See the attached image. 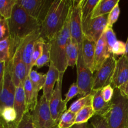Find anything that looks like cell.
Listing matches in <instances>:
<instances>
[{"mask_svg":"<svg viewBox=\"0 0 128 128\" xmlns=\"http://www.w3.org/2000/svg\"><path fill=\"white\" fill-rule=\"evenodd\" d=\"M8 21L11 41V53L13 56L21 41L29 35L40 30L41 24L29 15L16 2L11 17Z\"/></svg>","mask_w":128,"mask_h":128,"instance_id":"obj_1","label":"cell"},{"mask_svg":"<svg viewBox=\"0 0 128 128\" xmlns=\"http://www.w3.org/2000/svg\"><path fill=\"white\" fill-rule=\"evenodd\" d=\"M73 1L55 0L41 24L40 37L46 42L50 41L62 29L71 12Z\"/></svg>","mask_w":128,"mask_h":128,"instance_id":"obj_2","label":"cell"},{"mask_svg":"<svg viewBox=\"0 0 128 128\" xmlns=\"http://www.w3.org/2000/svg\"><path fill=\"white\" fill-rule=\"evenodd\" d=\"M70 14L62 30L48 41L50 48V62H52L62 74H64L68 68L66 50L68 42L71 38Z\"/></svg>","mask_w":128,"mask_h":128,"instance_id":"obj_3","label":"cell"},{"mask_svg":"<svg viewBox=\"0 0 128 128\" xmlns=\"http://www.w3.org/2000/svg\"><path fill=\"white\" fill-rule=\"evenodd\" d=\"M111 107L106 116L108 128H126L128 120V98L114 89Z\"/></svg>","mask_w":128,"mask_h":128,"instance_id":"obj_4","label":"cell"},{"mask_svg":"<svg viewBox=\"0 0 128 128\" xmlns=\"http://www.w3.org/2000/svg\"><path fill=\"white\" fill-rule=\"evenodd\" d=\"M30 112L35 128H54L58 126L57 122L52 119L50 102L43 94L38 100L34 109Z\"/></svg>","mask_w":128,"mask_h":128,"instance_id":"obj_5","label":"cell"},{"mask_svg":"<svg viewBox=\"0 0 128 128\" xmlns=\"http://www.w3.org/2000/svg\"><path fill=\"white\" fill-rule=\"evenodd\" d=\"M76 66L77 71V80L76 82L80 89V95L83 97L90 94L92 92L93 72L86 66L84 61L82 45L79 46L78 58Z\"/></svg>","mask_w":128,"mask_h":128,"instance_id":"obj_6","label":"cell"},{"mask_svg":"<svg viewBox=\"0 0 128 128\" xmlns=\"http://www.w3.org/2000/svg\"><path fill=\"white\" fill-rule=\"evenodd\" d=\"M116 61L115 56L113 54L111 55L100 68L94 72L92 91L101 90L107 85L111 84Z\"/></svg>","mask_w":128,"mask_h":128,"instance_id":"obj_7","label":"cell"},{"mask_svg":"<svg viewBox=\"0 0 128 128\" xmlns=\"http://www.w3.org/2000/svg\"><path fill=\"white\" fill-rule=\"evenodd\" d=\"M111 85L128 98V57L125 55L119 58L116 61Z\"/></svg>","mask_w":128,"mask_h":128,"instance_id":"obj_8","label":"cell"},{"mask_svg":"<svg viewBox=\"0 0 128 128\" xmlns=\"http://www.w3.org/2000/svg\"><path fill=\"white\" fill-rule=\"evenodd\" d=\"M53 1L50 0H16L20 5L29 15L42 23Z\"/></svg>","mask_w":128,"mask_h":128,"instance_id":"obj_9","label":"cell"},{"mask_svg":"<svg viewBox=\"0 0 128 128\" xmlns=\"http://www.w3.org/2000/svg\"><path fill=\"white\" fill-rule=\"evenodd\" d=\"M10 60L6 62L5 66L3 86L0 93V112L6 107H13L16 86L11 75Z\"/></svg>","mask_w":128,"mask_h":128,"instance_id":"obj_10","label":"cell"},{"mask_svg":"<svg viewBox=\"0 0 128 128\" xmlns=\"http://www.w3.org/2000/svg\"><path fill=\"white\" fill-rule=\"evenodd\" d=\"M70 34L71 39L75 41L78 46L82 43V17H81V0H74L71 6L70 14Z\"/></svg>","mask_w":128,"mask_h":128,"instance_id":"obj_11","label":"cell"},{"mask_svg":"<svg viewBox=\"0 0 128 128\" xmlns=\"http://www.w3.org/2000/svg\"><path fill=\"white\" fill-rule=\"evenodd\" d=\"M64 74L60 73V78L55 86L50 101V108L52 119L58 124L62 114L66 111V104L62 98V82Z\"/></svg>","mask_w":128,"mask_h":128,"instance_id":"obj_12","label":"cell"},{"mask_svg":"<svg viewBox=\"0 0 128 128\" xmlns=\"http://www.w3.org/2000/svg\"><path fill=\"white\" fill-rule=\"evenodd\" d=\"M10 67L12 81L15 86L24 84L27 77V68L22 60L20 46L18 47L14 54L10 60Z\"/></svg>","mask_w":128,"mask_h":128,"instance_id":"obj_13","label":"cell"},{"mask_svg":"<svg viewBox=\"0 0 128 128\" xmlns=\"http://www.w3.org/2000/svg\"><path fill=\"white\" fill-rule=\"evenodd\" d=\"M40 37V30H37L33 33L24 39L20 44V50L22 60L27 68V75L29 76L30 72L32 70V54H33L34 46L36 41Z\"/></svg>","mask_w":128,"mask_h":128,"instance_id":"obj_14","label":"cell"},{"mask_svg":"<svg viewBox=\"0 0 128 128\" xmlns=\"http://www.w3.org/2000/svg\"><path fill=\"white\" fill-rule=\"evenodd\" d=\"M107 21L108 15L91 19L83 31V36L96 43L107 28Z\"/></svg>","mask_w":128,"mask_h":128,"instance_id":"obj_15","label":"cell"},{"mask_svg":"<svg viewBox=\"0 0 128 128\" xmlns=\"http://www.w3.org/2000/svg\"><path fill=\"white\" fill-rule=\"evenodd\" d=\"M60 72L59 70L54 66L52 62H50L48 71L46 73V79L44 86L42 89L43 90L42 94L46 97L49 102L52 96L55 86L60 78Z\"/></svg>","mask_w":128,"mask_h":128,"instance_id":"obj_16","label":"cell"},{"mask_svg":"<svg viewBox=\"0 0 128 128\" xmlns=\"http://www.w3.org/2000/svg\"><path fill=\"white\" fill-rule=\"evenodd\" d=\"M13 108L16 111V115H17V119L16 121V125L17 126L24 115L28 112L27 110V104H26L23 84H21L18 86L16 87Z\"/></svg>","mask_w":128,"mask_h":128,"instance_id":"obj_17","label":"cell"},{"mask_svg":"<svg viewBox=\"0 0 128 128\" xmlns=\"http://www.w3.org/2000/svg\"><path fill=\"white\" fill-rule=\"evenodd\" d=\"M112 54L108 51L104 34L102 35L96 44L94 55V72L100 68L104 61Z\"/></svg>","mask_w":128,"mask_h":128,"instance_id":"obj_18","label":"cell"},{"mask_svg":"<svg viewBox=\"0 0 128 128\" xmlns=\"http://www.w3.org/2000/svg\"><path fill=\"white\" fill-rule=\"evenodd\" d=\"M102 90V89H101ZM101 90L92 91V106L95 115L106 117L111 107V102H106L101 94Z\"/></svg>","mask_w":128,"mask_h":128,"instance_id":"obj_19","label":"cell"},{"mask_svg":"<svg viewBox=\"0 0 128 128\" xmlns=\"http://www.w3.org/2000/svg\"><path fill=\"white\" fill-rule=\"evenodd\" d=\"M96 42L84 36L82 38V51L84 61L86 66L92 72H94V55Z\"/></svg>","mask_w":128,"mask_h":128,"instance_id":"obj_20","label":"cell"},{"mask_svg":"<svg viewBox=\"0 0 128 128\" xmlns=\"http://www.w3.org/2000/svg\"><path fill=\"white\" fill-rule=\"evenodd\" d=\"M24 90L25 97H26V104H27L28 111H32L36 107L38 100V93L34 91L32 86L30 76H28L25 79L23 84Z\"/></svg>","mask_w":128,"mask_h":128,"instance_id":"obj_21","label":"cell"},{"mask_svg":"<svg viewBox=\"0 0 128 128\" xmlns=\"http://www.w3.org/2000/svg\"><path fill=\"white\" fill-rule=\"evenodd\" d=\"M100 0H81V17L82 32L86 28L92 17V14Z\"/></svg>","mask_w":128,"mask_h":128,"instance_id":"obj_22","label":"cell"},{"mask_svg":"<svg viewBox=\"0 0 128 128\" xmlns=\"http://www.w3.org/2000/svg\"><path fill=\"white\" fill-rule=\"evenodd\" d=\"M119 2L120 0H100L92 12L91 19L108 15Z\"/></svg>","mask_w":128,"mask_h":128,"instance_id":"obj_23","label":"cell"},{"mask_svg":"<svg viewBox=\"0 0 128 128\" xmlns=\"http://www.w3.org/2000/svg\"><path fill=\"white\" fill-rule=\"evenodd\" d=\"M66 60L68 67L76 66L79 54V46L77 42L70 38L66 46Z\"/></svg>","mask_w":128,"mask_h":128,"instance_id":"obj_24","label":"cell"},{"mask_svg":"<svg viewBox=\"0 0 128 128\" xmlns=\"http://www.w3.org/2000/svg\"><path fill=\"white\" fill-rule=\"evenodd\" d=\"M29 76L34 90L36 92L39 93V92L42 89H43L44 86L46 79V74L38 72L36 70H32L29 74Z\"/></svg>","mask_w":128,"mask_h":128,"instance_id":"obj_25","label":"cell"},{"mask_svg":"<svg viewBox=\"0 0 128 128\" xmlns=\"http://www.w3.org/2000/svg\"><path fill=\"white\" fill-rule=\"evenodd\" d=\"M95 115L92 104L82 108L76 113L75 124L87 123L88 121Z\"/></svg>","mask_w":128,"mask_h":128,"instance_id":"obj_26","label":"cell"},{"mask_svg":"<svg viewBox=\"0 0 128 128\" xmlns=\"http://www.w3.org/2000/svg\"><path fill=\"white\" fill-rule=\"evenodd\" d=\"M12 57L10 37L0 41V61L6 62Z\"/></svg>","mask_w":128,"mask_h":128,"instance_id":"obj_27","label":"cell"},{"mask_svg":"<svg viewBox=\"0 0 128 128\" xmlns=\"http://www.w3.org/2000/svg\"><path fill=\"white\" fill-rule=\"evenodd\" d=\"M76 114L67 110L60 118L58 124L59 128H71L75 124Z\"/></svg>","mask_w":128,"mask_h":128,"instance_id":"obj_28","label":"cell"},{"mask_svg":"<svg viewBox=\"0 0 128 128\" xmlns=\"http://www.w3.org/2000/svg\"><path fill=\"white\" fill-rule=\"evenodd\" d=\"M92 92H91V94L87 95L86 96H83L74 102L72 103V104L70 106L69 108V111H71V112H74V113H77L78 111H80L82 108L84 106H87V105L91 104H92Z\"/></svg>","mask_w":128,"mask_h":128,"instance_id":"obj_29","label":"cell"},{"mask_svg":"<svg viewBox=\"0 0 128 128\" xmlns=\"http://www.w3.org/2000/svg\"><path fill=\"white\" fill-rule=\"evenodd\" d=\"M16 0H0V14L3 18L9 20Z\"/></svg>","mask_w":128,"mask_h":128,"instance_id":"obj_30","label":"cell"},{"mask_svg":"<svg viewBox=\"0 0 128 128\" xmlns=\"http://www.w3.org/2000/svg\"><path fill=\"white\" fill-rule=\"evenodd\" d=\"M50 48L48 42H45L43 46V50L41 56L37 60L35 66L38 68H41L44 66L50 65Z\"/></svg>","mask_w":128,"mask_h":128,"instance_id":"obj_31","label":"cell"},{"mask_svg":"<svg viewBox=\"0 0 128 128\" xmlns=\"http://www.w3.org/2000/svg\"><path fill=\"white\" fill-rule=\"evenodd\" d=\"M0 115L6 123L9 124H14L16 128V121L17 115L13 107H6L3 108L0 112Z\"/></svg>","mask_w":128,"mask_h":128,"instance_id":"obj_32","label":"cell"},{"mask_svg":"<svg viewBox=\"0 0 128 128\" xmlns=\"http://www.w3.org/2000/svg\"><path fill=\"white\" fill-rule=\"evenodd\" d=\"M104 34L106 45H107L109 52L112 54V47L116 42V41H118L116 33L114 31L112 28H110L107 26L104 32Z\"/></svg>","mask_w":128,"mask_h":128,"instance_id":"obj_33","label":"cell"},{"mask_svg":"<svg viewBox=\"0 0 128 128\" xmlns=\"http://www.w3.org/2000/svg\"><path fill=\"white\" fill-rule=\"evenodd\" d=\"M45 42L46 41L40 37L35 42L34 46L33 54H32V66L33 67L35 66V64H36L37 60L40 58V57L42 54L43 46Z\"/></svg>","mask_w":128,"mask_h":128,"instance_id":"obj_34","label":"cell"},{"mask_svg":"<svg viewBox=\"0 0 128 128\" xmlns=\"http://www.w3.org/2000/svg\"><path fill=\"white\" fill-rule=\"evenodd\" d=\"M120 8L119 6V4H118L112 11L110 12L108 15V21H107V26L110 28H112L114 23H116L119 18V16L120 14Z\"/></svg>","mask_w":128,"mask_h":128,"instance_id":"obj_35","label":"cell"},{"mask_svg":"<svg viewBox=\"0 0 128 128\" xmlns=\"http://www.w3.org/2000/svg\"><path fill=\"white\" fill-rule=\"evenodd\" d=\"M10 36L8 20L1 18H0V41L8 38Z\"/></svg>","mask_w":128,"mask_h":128,"instance_id":"obj_36","label":"cell"},{"mask_svg":"<svg viewBox=\"0 0 128 128\" xmlns=\"http://www.w3.org/2000/svg\"><path fill=\"white\" fill-rule=\"evenodd\" d=\"M92 128H108L106 117L94 115L91 119Z\"/></svg>","mask_w":128,"mask_h":128,"instance_id":"obj_37","label":"cell"},{"mask_svg":"<svg viewBox=\"0 0 128 128\" xmlns=\"http://www.w3.org/2000/svg\"><path fill=\"white\" fill-rule=\"evenodd\" d=\"M16 128H35L32 122L31 112L30 111L24 115Z\"/></svg>","mask_w":128,"mask_h":128,"instance_id":"obj_38","label":"cell"},{"mask_svg":"<svg viewBox=\"0 0 128 128\" xmlns=\"http://www.w3.org/2000/svg\"><path fill=\"white\" fill-rule=\"evenodd\" d=\"M126 51V42L123 41H116V43L112 48V54L114 56H123L125 54Z\"/></svg>","mask_w":128,"mask_h":128,"instance_id":"obj_39","label":"cell"},{"mask_svg":"<svg viewBox=\"0 0 128 128\" xmlns=\"http://www.w3.org/2000/svg\"><path fill=\"white\" fill-rule=\"evenodd\" d=\"M80 94V91L78 86L77 84H76V82H73V83L71 85L68 91V92L66 94V95H65V99L64 100L65 103L67 104L68 102L71 99H72L73 98H74L75 96H77L78 94Z\"/></svg>","mask_w":128,"mask_h":128,"instance_id":"obj_40","label":"cell"},{"mask_svg":"<svg viewBox=\"0 0 128 128\" xmlns=\"http://www.w3.org/2000/svg\"><path fill=\"white\" fill-rule=\"evenodd\" d=\"M114 93V89L111 84L107 85L101 90V94L106 102H110L112 100Z\"/></svg>","mask_w":128,"mask_h":128,"instance_id":"obj_41","label":"cell"},{"mask_svg":"<svg viewBox=\"0 0 128 128\" xmlns=\"http://www.w3.org/2000/svg\"><path fill=\"white\" fill-rule=\"evenodd\" d=\"M5 66H6V62L0 61V93H1L2 86H3L5 73Z\"/></svg>","mask_w":128,"mask_h":128,"instance_id":"obj_42","label":"cell"},{"mask_svg":"<svg viewBox=\"0 0 128 128\" xmlns=\"http://www.w3.org/2000/svg\"><path fill=\"white\" fill-rule=\"evenodd\" d=\"M0 128H14L12 124L6 123L0 115Z\"/></svg>","mask_w":128,"mask_h":128,"instance_id":"obj_43","label":"cell"},{"mask_svg":"<svg viewBox=\"0 0 128 128\" xmlns=\"http://www.w3.org/2000/svg\"><path fill=\"white\" fill-rule=\"evenodd\" d=\"M71 128H92V125H90L87 123L84 124H75Z\"/></svg>","mask_w":128,"mask_h":128,"instance_id":"obj_44","label":"cell"},{"mask_svg":"<svg viewBox=\"0 0 128 128\" xmlns=\"http://www.w3.org/2000/svg\"><path fill=\"white\" fill-rule=\"evenodd\" d=\"M126 53H125V56H126L127 57H128V38L127 41L126 42Z\"/></svg>","mask_w":128,"mask_h":128,"instance_id":"obj_45","label":"cell"},{"mask_svg":"<svg viewBox=\"0 0 128 128\" xmlns=\"http://www.w3.org/2000/svg\"><path fill=\"white\" fill-rule=\"evenodd\" d=\"M126 128H128V122H127V126H126Z\"/></svg>","mask_w":128,"mask_h":128,"instance_id":"obj_46","label":"cell"},{"mask_svg":"<svg viewBox=\"0 0 128 128\" xmlns=\"http://www.w3.org/2000/svg\"><path fill=\"white\" fill-rule=\"evenodd\" d=\"M54 128H58V126H56V127H55Z\"/></svg>","mask_w":128,"mask_h":128,"instance_id":"obj_47","label":"cell"},{"mask_svg":"<svg viewBox=\"0 0 128 128\" xmlns=\"http://www.w3.org/2000/svg\"><path fill=\"white\" fill-rule=\"evenodd\" d=\"M2 18V17L1 16V14H0V18Z\"/></svg>","mask_w":128,"mask_h":128,"instance_id":"obj_48","label":"cell"}]
</instances>
